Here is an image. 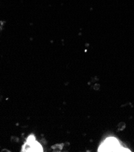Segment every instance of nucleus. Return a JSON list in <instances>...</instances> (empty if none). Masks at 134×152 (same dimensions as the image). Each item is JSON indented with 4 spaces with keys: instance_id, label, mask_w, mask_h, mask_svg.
<instances>
[{
    "instance_id": "1",
    "label": "nucleus",
    "mask_w": 134,
    "mask_h": 152,
    "mask_svg": "<svg viewBox=\"0 0 134 152\" xmlns=\"http://www.w3.org/2000/svg\"><path fill=\"white\" fill-rule=\"evenodd\" d=\"M98 151H130L129 149L123 148L118 140L114 137H109L100 145Z\"/></svg>"
},
{
    "instance_id": "2",
    "label": "nucleus",
    "mask_w": 134,
    "mask_h": 152,
    "mask_svg": "<svg viewBox=\"0 0 134 152\" xmlns=\"http://www.w3.org/2000/svg\"><path fill=\"white\" fill-rule=\"evenodd\" d=\"M22 151H43L41 145L35 140L34 136H30L23 146Z\"/></svg>"
}]
</instances>
